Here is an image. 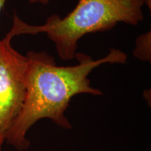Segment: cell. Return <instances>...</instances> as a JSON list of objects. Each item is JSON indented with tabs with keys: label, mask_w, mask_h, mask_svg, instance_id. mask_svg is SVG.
Wrapping results in <instances>:
<instances>
[{
	"label": "cell",
	"mask_w": 151,
	"mask_h": 151,
	"mask_svg": "<svg viewBox=\"0 0 151 151\" xmlns=\"http://www.w3.org/2000/svg\"><path fill=\"white\" fill-rule=\"evenodd\" d=\"M7 1L8 0H0V13H1V10H2V9L4 8V6L5 4Z\"/></svg>",
	"instance_id": "6"
},
{
	"label": "cell",
	"mask_w": 151,
	"mask_h": 151,
	"mask_svg": "<svg viewBox=\"0 0 151 151\" xmlns=\"http://www.w3.org/2000/svg\"><path fill=\"white\" fill-rule=\"evenodd\" d=\"M26 56L25 99L6 137V143L19 151L29 148L27 132L41 119H50L63 129H71L65 116L71 98L79 94L103 95L101 90L91 86L90 73L104 64H124L127 60V55L116 48L98 60L77 52L78 64L67 67L57 65L53 57L45 51H29Z\"/></svg>",
	"instance_id": "1"
},
{
	"label": "cell",
	"mask_w": 151,
	"mask_h": 151,
	"mask_svg": "<svg viewBox=\"0 0 151 151\" xmlns=\"http://www.w3.org/2000/svg\"><path fill=\"white\" fill-rule=\"evenodd\" d=\"M144 1H146L147 6H148L149 9L150 10V9H151V0H144Z\"/></svg>",
	"instance_id": "7"
},
{
	"label": "cell",
	"mask_w": 151,
	"mask_h": 151,
	"mask_svg": "<svg viewBox=\"0 0 151 151\" xmlns=\"http://www.w3.org/2000/svg\"><path fill=\"white\" fill-rule=\"evenodd\" d=\"M134 57L143 62L151 61V33L150 31L142 34L136 39Z\"/></svg>",
	"instance_id": "4"
},
{
	"label": "cell",
	"mask_w": 151,
	"mask_h": 151,
	"mask_svg": "<svg viewBox=\"0 0 151 151\" xmlns=\"http://www.w3.org/2000/svg\"><path fill=\"white\" fill-rule=\"evenodd\" d=\"M29 1L31 4H41L43 5H46L48 4L50 1V0H29Z\"/></svg>",
	"instance_id": "5"
},
{
	"label": "cell",
	"mask_w": 151,
	"mask_h": 151,
	"mask_svg": "<svg viewBox=\"0 0 151 151\" xmlns=\"http://www.w3.org/2000/svg\"><path fill=\"white\" fill-rule=\"evenodd\" d=\"M144 0H78L75 9L63 18L53 14L41 25L22 21L21 35L45 33L62 60H72L83 36L108 31L119 22L137 25L144 19Z\"/></svg>",
	"instance_id": "2"
},
{
	"label": "cell",
	"mask_w": 151,
	"mask_h": 151,
	"mask_svg": "<svg viewBox=\"0 0 151 151\" xmlns=\"http://www.w3.org/2000/svg\"><path fill=\"white\" fill-rule=\"evenodd\" d=\"M22 24L14 11L12 27L0 39V151L25 99L27 58L11 44L13 38L21 35Z\"/></svg>",
	"instance_id": "3"
}]
</instances>
